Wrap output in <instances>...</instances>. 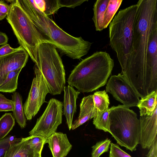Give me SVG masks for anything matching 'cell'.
Returning a JSON list of instances; mask_svg holds the SVG:
<instances>
[{
    "label": "cell",
    "instance_id": "f546056e",
    "mask_svg": "<svg viewBox=\"0 0 157 157\" xmlns=\"http://www.w3.org/2000/svg\"><path fill=\"white\" fill-rule=\"evenodd\" d=\"M109 157H132L121 149L118 145L111 143Z\"/></svg>",
    "mask_w": 157,
    "mask_h": 157
},
{
    "label": "cell",
    "instance_id": "9c48e42d",
    "mask_svg": "<svg viewBox=\"0 0 157 157\" xmlns=\"http://www.w3.org/2000/svg\"><path fill=\"white\" fill-rule=\"evenodd\" d=\"M33 69L35 76L26 100L23 106L25 116L31 120L39 111L44 102L47 94L49 93L45 80L40 71L35 65Z\"/></svg>",
    "mask_w": 157,
    "mask_h": 157
},
{
    "label": "cell",
    "instance_id": "5bb4252c",
    "mask_svg": "<svg viewBox=\"0 0 157 157\" xmlns=\"http://www.w3.org/2000/svg\"><path fill=\"white\" fill-rule=\"evenodd\" d=\"M63 91V114L66 117V123L70 130L71 129L74 115L76 112V100L80 92L69 85L64 87Z\"/></svg>",
    "mask_w": 157,
    "mask_h": 157
},
{
    "label": "cell",
    "instance_id": "9a60e30c",
    "mask_svg": "<svg viewBox=\"0 0 157 157\" xmlns=\"http://www.w3.org/2000/svg\"><path fill=\"white\" fill-rule=\"evenodd\" d=\"M80 112L78 118L72 124L74 130L94 117V109L92 95L84 97L80 105Z\"/></svg>",
    "mask_w": 157,
    "mask_h": 157
},
{
    "label": "cell",
    "instance_id": "52a82bcc",
    "mask_svg": "<svg viewBox=\"0 0 157 157\" xmlns=\"http://www.w3.org/2000/svg\"><path fill=\"white\" fill-rule=\"evenodd\" d=\"M39 67L49 92L55 95L60 94L66 83L65 72L57 48L50 42L40 44L38 51Z\"/></svg>",
    "mask_w": 157,
    "mask_h": 157
},
{
    "label": "cell",
    "instance_id": "603a6c76",
    "mask_svg": "<svg viewBox=\"0 0 157 157\" xmlns=\"http://www.w3.org/2000/svg\"><path fill=\"white\" fill-rule=\"evenodd\" d=\"M92 96L94 105V115L105 112L109 109V97L105 90L96 92Z\"/></svg>",
    "mask_w": 157,
    "mask_h": 157
},
{
    "label": "cell",
    "instance_id": "2e32d148",
    "mask_svg": "<svg viewBox=\"0 0 157 157\" xmlns=\"http://www.w3.org/2000/svg\"><path fill=\"white\" fill-rule=\"evenodd\" d=\"M4 157H41L34 152L27 144V137L21 138L18 142L11 144Z\"/></svg>",
    "mask_w": 157,
    "mask_h": 157
},
{
    "label": "cell",
    "instance_id": "d4e9b609",
    "mask_svg": "<svg viewBox=\"0 0 157 157\" xmlns=\"http://www.w3.org/2000/svg\"><path fill=\"white\" fill-rule=\"evenodd\" d=\"M15 124V119L11 113H6L0 118V140L5 137Z\"/></svg>",
    "mask_w": 157,
    "mask_h": 157
},
{
    "label": "cell",
    "instance_id": "7402d4cb",
    "mask_svg": "<svg viewBox=\"0 0 157 157\" xmlns=\"http://www.w3.org/2000/svg\"><path fill=\"white\" fill-rule=\"evenodd\" d=\"M35 6L48 16L56 12L61 8L59 0H33Z\"/></svg>",
    "mask_w": 157,
    "mask_h": 157
},
{
    "label": "cell",
    "instance_id": "d6986e66",
    "mask_svg": "<svg viewBox=\"0 0 157 157\" xmlns=\"http://www.w3.org/2000/svg\"><path fill=\"white\" fill-rule=\"evenodd\" d=\"M157 92L154 91L140 100L137 105L139 109L140 116H151L157 107Z\"/></svg>",
    "mask_w": 157,
    "mask_h": 157
},
{
    "label": "cell",
    "instance_id": "ffe728a7",
    "mask_svg": "<svg viewBox=\"0 0 157 157\" xmlns=\"http://www.w3.org/2000/svg\"><path fill=\"white\" fill-rule=\"evenodd\" d=\"M12 101L13 103V115L17 122L22 129L26 125V118L25 116L23 106L22 99L21 94L15 92L12 95Z\"/></svg>",
    "mask_w": 157,
    "mask_h": 157
},
{
    "label": "cell",
    "instance_id": "f1b7e54d",
    "mask_svg": "<svg viewBox=\"0 0 157 157\" xmlns=\"http://www.w3.org/2000/svg\"><path fill=\"white\" fill-rule=\"evenodd\" d=\"M21 138L9 136L0 140V157H4L6 151L11 144L19 142Z\"/></svg>",
    "mask_w": 157,
    "mask_h": 157
},
{
    "label": "cell",
    "instance_id": "3957f363",
    "mask_svg": "<svg viewBox=\"0 0 157 157\" xmlns=\"http://www.w3.org/2000/svg\"><path fill=\"white\" fill-rule=\"evenodd\" d=\"M114 66L113 60L108 53L96 52L75 67L67 82L80 92H92L106 84Z\"/></svg>",
    "mask_w": 157,
    "mask_h": 157
},
{
    "label": "cell",
    "instance_id": "83f0119b",
    "mask_svg": "<svg viewBox=\"0 0 157 157\" xmlns=\"http://www.w3.org/2000/svg\"><path fill=\"white\" fill-rule=\"evenodd\" d=\"M111 142V140L108 138L97 142L92 147L91 157H99L104 153L107 152Z\"/></svg>",
    "mask_w": 157,
    "mask_h": 157
},
{
    "label": "cell",
    "instance_id": "4dcf8cb0",
    "mask_svg": "<svg viewBox=\"0 0 157 157\" xmlns=\"http://www.w3.org/2000/svg\"><path fill=\"white\" fill-rule=\"evenodd\" d=\"M61 7L74 8L88 0H59Z\"/></svg>",
    "mask_w": 157,
    "mask_h": 157
},
{
    "label": "cell",
    "instance_id": "7a4b0ae2",
    "mask_svg": "<svg viewBox=\"0 0 157 157\" xmlns=\"http://www.w3.org/2000/svg\"><path fill=\"white\" fill-rule=\"evenodd\" d=\"M41 33L63 54L73 59H79L86 55L92 43L81 37L71 35L34 5L32 0H19Z\"/></svg>",
    "mask_w": 157,
    "mask_h": 157
},
{
    "label": "cell",
    "instance_id": "e575fe53",
    "mask_svg": "<svg viewBox=\"0 0 157 157\" xmlns=\"http://www.w3.org/2000/svg\"><path fill=\"white\" fill-rule=\"evenodd\" d=\"M10 5L7 4L4 2V1H0V12L7 15L10 11Z\"/></svg>",
    "mask_w": 157,
    "mask_h": 157
},
{
    "label": "cell",
    "instance_id": "d6a6232c",
    "mask_svg": "<svg viewBox=\"0 0 157 157\" xmlns=\"http://www.w3.org/2000/svg\"><path fill=\"white\" fill-rule=\"evenodd\" d=\"M147 157H157V139L156 137L149 148Z\"/></svg>",
    "mask_w": 157,
    "mask_h": 157
},
{
    "label": "cell",
    "instance_id": "836d02e7",
    "mask_svg": "<svg viewBox=\"0 0 157 157\" xmlns=\"http://www.w3.org/2000/svg\"><path fill=\"white\" fill-rule=\"evenodd\" d=\"M13 103L12 102H4L0 103V112L13 111Z\"/></svg>",
    "mask_w": 157,
    "mask_h": 157
},
{
    "label": "cell",
    "instance_id": "5b68a950",
    "mask_svg": "<svg viewBox=\"0 0 157 157\" xmlns=\"http://www.w3.org/2000/svg\"><path fill=\"white\" fill-rule=\"evenodd\" d=\"M137 8L136 4L120 10L109 24L110 45L116 53L121 70L127 64L132 52Z\"/></svg>",
    "mask_w": 157,
    "mask_h": 157
},
{
    "label": "cell",
    "instance_id": "e0dca14e",
    "mask_svg": "<svg viewBox=\"0 0 157 157\" xmlns=\"http://www.w3.org/2000/svg\"><path fill=\"white\" fill-rule=\"evenodd\" d=\"M147 65L154 73L157 74V24L151 34L147 57Z\"/></svg>",
    "mask_w": 157,
    "mask_h": 157
},
{
    "label": "cell",
    "instance_id": "1f68e13d",
    "mask_svg": "<svg viewBox=\"0 0 157 157\" xmlns=\"http://www.w3.org/2000/svg\"><path fill=\"white\" fill-rule=\"evenodd\" d=\"M22 47L20 46L16 48L11 47L9 44L3 45L0 47V57L9 55L16 52Z\"/></svg>",
    "mask_w": 157,
    "mask_h": 157
},
{
    "label": "cell",
    "instance_id": "d590c367",
    "mask_svg": "<svg viewBox=\"0 0 157 157\" xmlns=\"http://www.w3.org/2000/svg\"><path fill=\"white\" fill-rule=\"evenodd\" d=\"M8 40V37L6 34L0 32V45L7 44Z\"/></svg>",
    "mask_w": 157,
    "mask_h": 157
},
{
    "label": "cell",
    "instance_id": "74e56055",
    "mask_svg": "<svg viewBox=\"0 0 157 157\" xmlns=\"http://www.w3.org/2000/svg\"><path fill=\"white\" fill-rule=\"evenodd\" d=\"M7 15L6 14L0 12V21L4 19L6 17Z\"/></svg>",
    "mask_w": 157,
    "mask_h": 157
},
{
    "label": "cell",
    "instance_id": "44dd1931",
    "mask_svg": "<svg viewBox=\"0 0 157 157\" xmlns=\"http://www.w3.org/2000/svg\"><path fill=\"white\" fill-rule=\"evenodd\" d=\"M23 68H21L9 72L4 81L0 85V92L12 93L17 89L18 78Z\"/></svg>",
    "mask_w": 157,
    "mask_h": 157
},
{
    "label": "cell",
    "instance_id": "30bf717a",
    "mask_svg": "<svg viewBox=\"0 0 157 157\" xmlns=\"http://www.w3.org/2000/svg\"><path fill=\"white\" fill-rule=\"evenodd\" d=\"M106 92L128 108L137 106L139 96L132 86L121 73L111 76L106 86Z\"/></svg>",
    "mask_w": 157,
    "mask_h": 157
},
{
    "label": "cell",
    "instance_id": "8992f818",
    "mask_svg": "<svg viewBox=\"0 0 157 157\" xmlns=\"http://www.w3.org/2000/svg\"><path fill=\"white\" fill-rule=\"evenodd\" d=\"M110 109V133L119 145L131 151H135L140 137V120L136 114L123 105Z\"/></svg>",
    "mask_w": 157,
    "mask_h": 157
},
{
    "label": "cell",
    "instance_id": "277c9868",
    "mask_svg": "<svg viewBox=\"0 0 157 157\" xmlns=\"http://www.w3.org/2000/svg\"><path fill=\"white\" fill-rule=\"evenodd\" d=\"M6 1L10 3V9L6 19L20 46L26 51L35 65L38 67L39 45L43 42H51L39 30L19 0Z\"/></svg>",
    "mask_w": 157,
    "mask_h": 157
},
{
    "label": "cell",
    "instance_id": "ba28073f",
    "mask_svg": "<svg viewBox=\"0 0 157 157\" xmlns=\"http://www.w3.org/2000/svg\"><path fill=\"white\" fill-rule=\"evenodd\" d=\"M63 103L55 99H51L42 115L38 118L30 136H40L46 140L55 132L62 122Z\"/></svg>",
    "mask_w": 157,
    "mask_h": 157
},
{
    "label": "cell",
    "instance_id": "8d00e7d4",
    "mask_svg": "<svg viewBox=\"0 0 157 157\" xmlns=\"http://www.w3.org/2000/svg\"><path fill=\"white\" fill-rule=\"evenodd\" d=\"M12 100L7 99L3 94H0V103L4 102H12Z\"/></svg>",
    "mask_w": 157,
    "mask_h": 157
},
{
    "label": "cell",
    "instance_id": "6da1fadb",
    "mask_svg": "<svg viewBox=\"0 0 157 157\" xmlns=\"http://www.w3.org/2000/svg\"><path fill=\"white\" fill-rule=\"evenodd\" d=\"M136 5L132 52L121 74L142 98L157 92V74L150 70L147 60L151 32L157 24V0H140Z\"/></svg>",
    "mask_w": 157,
    "mask_h": 157
},
{
    "label": "cell",
    "instance_id": "cb8c5ba5",
    "mask_svg": "<svg viewBox=\"0 0 157 157\" xmlns=\"http://www.w3.org/2000/svg\"><path fill=\"white\" fill-rule=\"evenodd\" d=\"M110 109L95 114L93 117V124L96 128L105 132L110 133L109 119Z\"/></svg>",
    "mask_w": 157,
    "mask_h": 157
},
{
    "label": "cell",
    "instance_id": "484cf974",
    "mask_svg": "<svg viewBox=\"0 0 157 157\" xmlns=\"http://www.w3.org/2000/svg\"><path fill=\"white\" fill-rule=\"evenodd\" d=\"M122 1V0H109L104 14L103 21L104 29L107 28L109 24Z\"/></svg>",
    "mask_w": 157,
    "mask_h": 157
},
{
    "label": "cell",
    "instance_id": "8fae6325",
    "mask_svg": "<svg viewBox=\"0 0 157 157\" xmlns=\"http://www.w3.org/2000/svg\"><path fill=\"white\" fill-rule=\"evenodd\" d=\"M29 57L28 54L23 48L9 55L0 57V85L9 72L24 67Z\"/></svg>",
    "mask_w": 157,
    "mask_h": 157
},
{
    "label": "cell",
    "instance_id": "ac0fdd59",
    "mask_svg": "<svg viewBox=\"0 0 157 157\" xmlns=\"http://www.w3.org/2000/svg\"><path fill=\"white\" fill-rule=\"evenodd\" d=\"M109 0H97L94 4L92 20L97 31H101L104 29L103 21L104 14Z\"/></svg>",
    "mask_w": 157,
    "mask_h": 157
},
{
    "label": "cell",
    "instance_id": "4316f807",
    "mask_svg": "<svg viewBox=\"0 0 157 157\" xmlns=\"http://www.w3.org/2000/svg\"><path fill=\"white\" fill-rule=\"evenodd\" d=\"M27 138V144L29 147L34 152L41 155L46 140L39 136H30Z\"/></svg>",
    "mask_w": 157,
    "mask_h": 157
},
{
    "label": "cell",
    "instance_id": "7c38bea8",
    "mask_svg": "<svg viewBox=\"0 0 157 157\" xmlns=\"http://www.w3.org/2000/svg\"><path fill=\"white\" fill-rule=\"evenodd\" d=\"M157 107L151 116L140 117V137L139 144L143 149H149L157 133Z\"/></svg>",
    "mask_w": 157,
    "mask_h": 157
},
{
    "label": "cell",
    "instance_id": "4fadbf2b",
    "mask_svg": "<svg viewBox=\"0 0 157 157\" xmlns=\"http://www.w3.org/2000/svg\"><path fill=\"white\" fill-rule=\"evenodd\" d=\"M53 157H65L72 147L66 134L55 132L46 140Z\"/></svg>",
    "mask_w": 157,
    "mask_h": 157
}]
</instances>
